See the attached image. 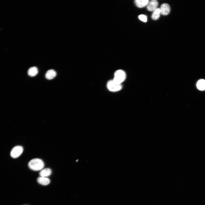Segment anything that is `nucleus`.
<instances>
[{
  "label": "nucleus",
  "mask_w": 205,
  "mask_h": 205,
  "mask_svg": "<svg viewBox=\"0 0 205 205\" xmlns=\"http://www.w3.org/2000/svg\"><path fill=\"white\" fill-rule=\"evenodd\" d=\"M43 161L39 158H34L31 160L28 163V165L32 170L38 171L42 170L44 167Z\"/></svg>",
  "instance_id": "nucleus-1"
},
{
  "label": "nucleus",
  "mask_w": 205,
  "mask_h": 205,
  "mask_svg": "<svg viewBox=\"0 0 205 205\" xmlns=\"http://www.w3.org/2000/svg\"><path fill=\"white\" fill-rule=\"evenodd\" d=\"M126 78V74L125 72L122 70H118L116 71L114 74L113 81L115 83L118 84L124 81Z\"/></svg>",
  "instance_id": "nucleus-2"
},
{
  "label": "nucleus",
  "mask_w": 205,
  "mask_h": 205,
  "mask_svg": "<svg viewBox=\"0 0 205 205\" xmlns=\"http://www.w3.org/2000/svg\"><path fill=\"white\" fill-rule=\"evenodd\" d=\"M107 87L109 90L113 92L119 91L122 88L121 84L116 83L113 80H110L108 82Z\"/></svg>",
  "instance_id": "nucleus-3"
},
{
  "label": "nucleus",
  "mask_w": 205,
  "mask_h": 205,
  "mask_svg": "<svg viewBox=\"0 0 205 205\" xmlns=\"http://www.w3.org/2000/svg\"><path fill=\"white\" fill-rule=\"evenodd\" d=\"M23 148L21 146H17L11 150L10 155L13 158H16L19 157L23 151Z\"/></svg>",
  "instance_id": "nucleus-4"
},
{
  "label": "nucleus",
  "mask_w": 205,
  "mask_h": 205,
  "mask_svg": "<svg viewBox=\"0 0 205 205\" xmlns=\"http://www.w3.org/2000/svg\"><path fill=\"white\" fill-rule=\"evenodd\" d=\"M161 14L164 15H168L170 11V8L169 5L166 3L162 4L160 8Z\"/></svg>",
  "instance_id": "nucleus-5"
},
{
  "label": "nucleus",
  "mask_w": 205,
  "mask_h": 205,
  "mask_svg": "<svg viewBox=\"0 0 205 205\" xmlns=\"http://www.w3.org/2000/svg\"><path fill=\"white\" fill-rule=\"evenodd\" d=\"M158 2L156 0H152L149 2L147 5V9L149 11H153L157 8Z\"/></svg>",
  "instance_id": "nucleus-6"
},
{
  "label": "nucleus",
  "mask_w": 205,
  "mask_h": 205,
  "mask_svg": "<svg viewBox=\"0 0 205 205\" xmlns=\"http://www.w3.org/2000/svg\"><path fill=\"white\" fill-rule=\"evenodd\" d=\"M38 182L40 184L43 185H46L48 184L50 182V179L47 177H40L37 179Z\"/></svg>",
  "instance_id": "nucleus-7"
},
{
  "label": "nucleus",
  "mask_w": 205,
  "mask_h": 205,
  "mask_svg": "<svg viewBox=\"0 0 205 205\" xmlns=\"http://www.w3.org/2000/svg\"><path fill=\"white\" fill-rule=\"evenodd\" d=\"M135 3L138 7L141 8L147 6L148 3V0H136Z\"/></svg>",
  "instance_id": "nucleus-8"
},
{
  "label": "nucleus",
  "mask_w": 205,
  "mask_h": 205,
  "mask_svg": "<svg viewBox=\"0 0 205 205\" xmlns=\"http://www.w3.org/2000/svg\"><path fill=\"white\" fill-rule=\"evenodd\" d=\"M56 75V73L53 69H50L48 70L45 74L46 78L48 79L51 80L54 78Z\"/></svg>",
  "instance_id": "nucleus-9"
},
{
  "label": "nucleus",
  "mask_w": 205,
  "mask_h": 205,
  "mask_svg": "<svg viewBox=\"0 0 205 205\" xmlns=\"http://www.w3.org/2000/svg\"><path fill=\"white\" fill-rule=\"evenodd\" d=\"M52 170L49 168H45L42 170L39 173L40 177H47L51 175Z\"/></svg>",
  "instance_id": "nucleus-10"
},
{
  "label": "nucleus",
  "mask_w": 205,
  "mask_h": 205,
  "mask_svg": "<svg viewBox=\"0 0 205 205\" xmlns=\"http://www.w3.org/2000/svg\"><path fill=\"white\" fill-rule=\"evenodd\" d=\"M38 70L37 68L36 67H30L28 69V74L30 77H34L38 73Z\"/></svg>",
  "instance_id": "nucleus-11"
},
{
  "label": "nucleus",
  "mask_w": 205,
  "mask_h": 205,
  "mask_svg": "<svg viewBox=\"0 0 205 205\" xmlns=\"http://www.w3.org/2000/svg\"><path fill=\"white\" fill-rule=\"evenodd\" d=\"M197 87L200 90H205V80L203 79L199 80L197 83Z\"/></svg>",
  "instance_id": "nucleus-12"
},
{
  "label": "nucleus",
  "mask_w": 205,
  "mask_h": 205,
  "mask_svg": "<svg viewBox=\"0 0 205 205\" xmlns=\"http://www.w3.org/2000/svg\"><path fill=\"white\" fill-rule=\"evenodd\" d=\"M160 14V9L157 8L153 11L151 15V18L153 20H157L159 18Z\"/></svg>",
  "instance_id": "nucleus-13"
},
{
  "label": "nucleus",
  "mask_w": 205,
  "mask_h": 205,
  "mask_svg": "<svg viewBox=\"0 0 205 205\" xmlns=\"http://www.w3.org/2000/svg\"><path fill=\"white\" fill-rule=\"evenodd\" d=\"M138 18L141 20L146 22L147 21V17L144 15H141L138 16Z\"/></svg>",
  "instance_id": "nucleus-14"
}]
</instances>
